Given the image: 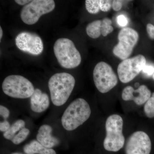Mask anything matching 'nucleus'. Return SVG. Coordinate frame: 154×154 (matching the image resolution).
Returning <instances> with one entry per match:
<instances>
[{"label": "nucleus", "instance_id": "obj_30", "mask_svg": "<svg viewBox=\"0 0 154 154\" xmlns=\"http://www.w3.org/2000/svg\"><path fill=\"white\" fill-rule=\"evenodd\" d=\"M3 36V30L2 29V27H0V40L2 39V37Z\"/></svg>", "mask_w": 154, "mask_h": 154}, {"label": "nucleus", "instance_id": "obj_2", "mask_svg": "<svg viewBox=\"0 0 154 154\" xmlns=\"http://www.w3.org/2000/svg\"><path fill=\"white\" fill-rule=\"evenodd\" d=\"M91 113V107L88 102L82 98H78L65 110L62 116V125L67 131L75 130L89 119Z\"/></svg>", "mask_w": 154, "mask_h": 154}, {"label": "nucleus", "instance_id": "obj_26", "mask_svg": "<svg viewBox=\"0 0 154 154\" xmlns=\"http://www.w3.org/2000/svg\"><path fill=\"white\" fill-rule=\"evenodd\" d=\"M143 72L147 76H151L154 74V67L151 66L146 65L143 68Z\"/></svg>", "mask_w": 154, "mask_h": 154}, {"label": "nucleus", "instance_id": "obj_29", "mask_svg": "<svg viewBox=\"0 0 154 154\" xmlns=\"http://www.w3.org/2000/svg\"><path fill=\"white\" fill-rule=\"evenodd\" d=\"M31 1L29 0H16L15 2L20 5H26L30 2Z\"/></svg>", "mask_w": 154, "mask_h": 154}, {"label": "nucleus", "instance_id": "obj_32", "mask_svg": "<svg viewBox=\"0 0 154 154\" xmlns=\"http://www.w3.org/2000/svg\"><path fill=\"white\" fill-rule=\"evenodd\" d=\"M18 154V153H14V154Z\"/></svg>", "mask_w": 154, "mask_h": 154}, {"label": "nucleus", "instance_id": "obj_14", "mask_svg": "<svg viewBox=\"0 0 154 154\" xmlns=\"http://www.w3.org/2000/svg\"><path fill=\"white\" fill-rule=\"evenodd\" d=\"M52 128L48 125H43L40 127L36 135V140L38 142L47 148L52 149L60 143L57 138L52 136Z\"/></svg>", "mask_w": 154, "mask_h": 154}, {"label": "nucleus", "instance_id": "obj_28", "mask_svg": "<svg viewBox=\"0 0 154 154\" xmlns=\"http://www.w3.org/2000/svg\"><path fill=\"white\" fill-rule=\"evenodd\" d=\"M146 30L149 36L151 39H154V26L151 24H148Z\"/></svg>", "mask_w": 154, "mask_h": 154}, {"label": "nucleus", "instance_id": "obj_24", "mask_svg": "<svg viewBox=\"0 0 154 154\" xmlns=\"http://www.w3.org/2000/svg\"><path fill=\"white\" fill-rule=\"evenodd\" d=\"M117 21L118 25L121 27H125L128 23L126 17L122 15H119L117 17Z\"/></svg>", "mask_w": 154, "mask_h": 154}, {"label": "nucleus", "instance_id": "obj_11", "mask_svg": "<svg viewBox=\"0 0 154 154\" xmlns=\"http://www.w3.org/2000/svg\"><path fill=\"white\" fill-rule=\"evenodd\" d=\"M152 143L148 135L141 131L134 132L128 139L125 154H150Z\"/></svg>", "mask_w": 154, "mask_h": 154}, {"label": "nucleus", "instance_id": "obj_12", "mask_svg": "<svg viewBox=\"0 0 154 154\" xmlns=\"http://www.w3.org/2000/svg\"><path fill=\"white\" fill-rule=\"evenodd\" d=\"M151 96V92L147 86L142 85L134 90L130 86H127L122 91V98L125 101H133L138 105L145 104Z\"/></svg>", "mask_w": 154, "mask_h": 154}, {"label": "nucleus", "instance_id": "obj_19", "mask_svg": "<svg viewBox=\"0 0 154 154\" xmlns=\"http://www.w3.org/2000/svg\"><path fill=\"white\" fill-rule=\"evenodd\" d=\"M86 10L91 14H96L100 10V0H86Z\"/></svg>", "mask_w": 154, "mask_h": 154}, {"label": "nucleus", "instance_id": "obj_27", "mask_svg": "<svg viewBox=\"0 0 154 154\" xmlns=\"http://www.w3.org/2000/svg\"><path fill=\"white\" fill-rule=\"evenodd\" d=\"M122 5L121 1L114 0L112 2V8L114 11H118L122 8Z\"/></svg>", "mask_w": 154, "mask_h": 154}, {"label": "nucleus", "instance_id": "obj_18", "mask_svg": "<svg viewBox=\"0 0 154 154\" xmlns=\"http://www.w3.org/2000/svg\"><path fill=\"white\" fill-rule=\"evenodd\" d=\"M144 111L149 118H154V93L145 104Z\"/></svg>", "mask_w": 154, "mask_h": 154}, {"label": "nucleus", "instance_id": "obj_22", "mask_svg": "<svg viewBox=\"0 0 154 154\" xmlns=\"http://www.w3.org/2000/svg\"><path fill=\"white\" fill-rule=\"evenodd\" d=\"M112 2L108 0H100V10L103 12H108L112 7Z\"/></svg>", "mask_w": 154, "mask_h": 154}, {"label": "nucleus", "instance_id": "obj_5", "mask_svg": "<svg viewBox=\"0 0 154 154\" xmlns=\"http://www.w3.org/2000/svg\"><path fill=\"white\" fill-rule=\"evenodd\" d=\"M2 88L5 95L20 99L30 98L35 91L33 84L19 75H11L6 77L3 81Z\"/></svg>", "mask_w": 154, "mask_h": 154}, {"label": "nucleus", "instance_id": "obj_17", "mask_svg": "<svg viewBox=\"0 0 154 154\" xmlns=\"http://www.w3.org/2000/svg\"><path fill=\"white\" fill-rule=\"evenodd\" d=\"M102 20H97L89 23L86 27V32L88 36L93 38H99L101 35Z\"/></svg>", "mask_w": 154, "mask_h": 154}, {"label": "nucleus", "instance_id": "obj_7", "mask_svg": "<svg viewBox=\"0 0 154 154\" xmlns=\"http://www.w3.org/2000/svg\"><path fill=\"white\" fill-rule=\"evenodd\" d=\"M93 78L96 88L102 94L109 92L118 83V78L113 69L105 62H100L96 65Z\"/></svg>", "mask_w": 154, "mask_h": 154}, {"label": "nucleus", "instance_id": "obj_10", "mask_svg": "<svg viewBox=\"0 0 154 154\" xmlns=\"http://www.w3.org/2000/svg\"><path fill=\"white\" fill-rule=\"evenodd\" d=\"M15 42L20 50L31 55H39L44 49L42 39L35 33L21 32L16 37Z\"/></svg>", "mask_w": 154, "mask_h": 154}, {"label": "nucleus", "instance_id": "obj_3", "mask_svg": "<svg viewBox=\"0 0 154 154\" xmlns=\"http://www.w3.org/2000/svg\"><path fill=\"white\" fill-rule=\"evenodd\" d=\"M123 120L118 114L108 116L105 122L106 136L103 142L107 151L117 152L124 146L125 138L123 134Z\"/></svg>", "mask_w": 154, "mask_h": 154}, {"label": "nucleus", "instance_id": "obj_23", "mask_svg": "<svg viewBox=\"0 0 154 154\" xmlns=\"http://www.w3.org/2000/svg\"><path fill=\"white\" fill-rule=\"evenodd\" d=\"M10 113V111L8 108L2 105L0 106V115L5 120H7L9 118Z\"/></svg>", "mask_w": 154, "mask_h": 154}, {"label": "nucleus", "instance_id": "obj_21", "mask_svg": "<svg viewBox=\"0 0 154 154\" xmlns=\"http://www.w3.org/2000/svg\"><path fill=\"white\" fill-rule=\"evenodd\" d=\"M30 134V131L27 128H22L17 134L11 141L14 144L19 145L25 141L28 135Z\"/></svg>", "mask_w": 154, "mask_h": 154}, {"label": "nucleus", "instance_id": "obj_1", "mask_svg": "<svg viewBox=\"0 0 154 154\" xmlns=\"http://www.w3.org/2000/svg\"><path fill=\"white\" fill-rule=\"evenodd\" d=\"M75 84L74 77L68 73H58L51 77L48 85L53 104L58 107L64 105L70 96Z\"/></svg>", "mask_w": 154, "mask_h": 154}, {"label": "nucleus", "instance_id": "obj_4", "mask_svg": "<svg viewBox=\"0 0 154 154\" xmlns=\"http://www.w3.org/2000/svg\"><path fill=\"white\" fill-rule=\"evenodd\" d=\"M54 51L59 63L64 68H75L82 62L80 52L74 42L69 38L57 40L54 45Z\"/></svg>", "mask_w": 154, "mask_h": 154}, {"label": "nucleus", "instance_id": "obj_13", "mask_svg": "<svg viewBox=\"0 0 154 154\" xmlns=\"http://www.w3.org/2000/svg\"><path fill=\"white\" fill-rule=\"evenodd\" d=\"M30 108L33 112H44L49 107V96L47 94L42 93L40 89L36 88L30 97Z\"/></svg>", "mask_w": 154, "mask_h": 154}, {"label": "nucleus", "instance_id": "obj_9", "mask_svg": "<svg viewBox=\"0 0 154 154\" xmlns=\"http://www.w3.org/2000/svg\"><path fill=\"white\" fill-rule=\"evenodd\" d=\"M146 62L145 57L141 54L122 60L117 68L119 80L124 84L131 82L142 71Z\"/></svg>", "mask_w": 154, "mask_h": 154}, {"label": "nucleus", "instance_id": "obj_31", "mask_svg": "<svg viewBox=\"0 0 154 154\" xmlns=\"http://www.w3.org/2000/svg\"><path fill=\"white\" fill-rule=\"evenodd\" d=\"M153 79L154 80V74L153 75Z\"/></svg>", "mask_w": 154, "mask_h": 154}, {"label": "nucleus", "instance_id": "obj_15", "mask_svg": "<svg viewBox=\"0 0 154 154\" xmlns=\"http://www.w3.org/2000/svg\"><path fill=\"white\" fill-rule=\"evenodd\" d=\"M23 150L27 154H57L53 149L45 147L37 140L31 141L25 145Z\"/></svg>", "mask_w": 154, "mask_h": 154}, {"label": "nucleus", "instance_id": "obj_6", "mask_svg": "<svg viewBox=\"0 0 154 154\" xmlns=\"http://www.w3.org/2000/svg\"><path fill=\"white\" fill-rule=\"evenodd\" d=\"M53 0H33L24 6L21 12V18L25 24L33 25L42 15L50 13L55 8Z\"/></svg>", "mask_w": 154, "mask_h": 154}, {"label": "nucleus", "instance_id": "obj_20", "mask_svg": "<svg viewBox=\"0 0 154 154\" xmlns=\"http://www.w3.org/2000/svg\"><path fill=\"white\" fill-rule=\"evenodd\" d=\"M112 22L109 18H105L102 20L101 33L102 36H106L113 32V28L111 26Z\"/></svg>", "mask_w": 154, "mask_h": 154}, {"label": "nucleus", "instance_id": "obj_16", "mask_svg": "<svg viewBox=\"0 0 154 154\" xmlns=\"http://www.w3.org/2000/svg\"><path fill=\"white\" fill-rule=\"evenodd\" d=\"M25 122L22 119H18L11 125L9 129L3 134V136L6 139L12 140L18 132L25 128Z\"/></svg>", "mask_w": 154, "mask_h": 154}, {"label": "nucleus", "instance_id": "obj_8", "mask_svg": "<svg viewBox=\"0 0 154 154\" xmlns=\"http://www.w3.org/2000/svg\"><path fill=\"white\" fill-rule=\"evenodd\" d=\"M139 37L138 33L132 28L122 29L118 33V43L113 49L114 55L122 60L128 58L136 45Z\"/></svg>", "mask_w": 154, "mask_h": 154}, {"label": "nucleus", "instance_id": "obj_25", "mask_svg": "<svg viewBox=\"0 0 154 154\" xmlns=\"http://www.w3.org/2000/svg\"><path fill=\"white\" fill-rule=\"evenodd\" d=\"M11 125L7 120H5L4 121L0 122V131L2 132H5L8 130L11 127Z\"/></svg>", "mask_w": 154, "mask_h": 154}]
</instances>
